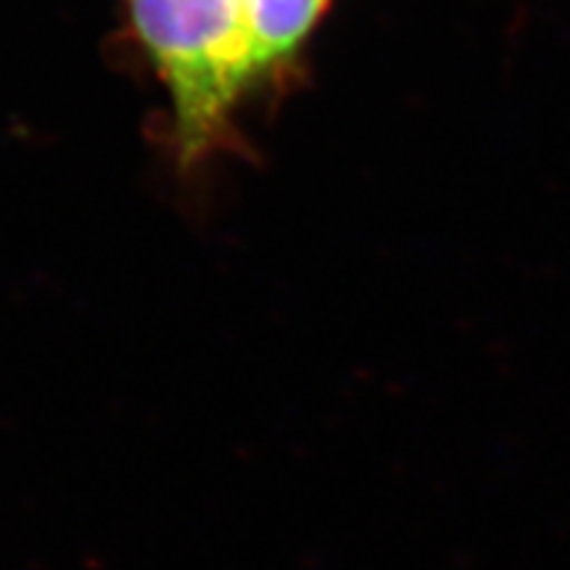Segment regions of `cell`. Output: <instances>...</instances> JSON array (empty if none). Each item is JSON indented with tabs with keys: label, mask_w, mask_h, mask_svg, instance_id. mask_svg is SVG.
Returning <instances> with one entry per match:
<instances>
[{
	"label": "cell",
	"mask_w": 570,
	"mask_h": 570,
	"mask_svg": "<svg viewBox=\"0 0 570 570\" xmlns=\"http://www.w3.org/2000/svg\"><path fill=\"white\" fill-rule=\"evenodd\" d=\"M148 53L169 85L185 156L223 130L235 98L262 67L240 0H130Z\"/></svg>",
	"instance_id": "obj_1"
},
{
	"label": "cell",
	"mask_w": 570,
	"mask_h": 570,
	"mask_svg": "<svg viewBox=\"0 0 570 570\" xmlns=\"http://www.w3.org/2000/svg\"><path fill=\"white\" fill-rule=\"evenodd\" d=\"M325 3L327 0H240L262 67L294 51Z\"/></svg>",
	"instance_id": "obj_2"
}]
</instances>
